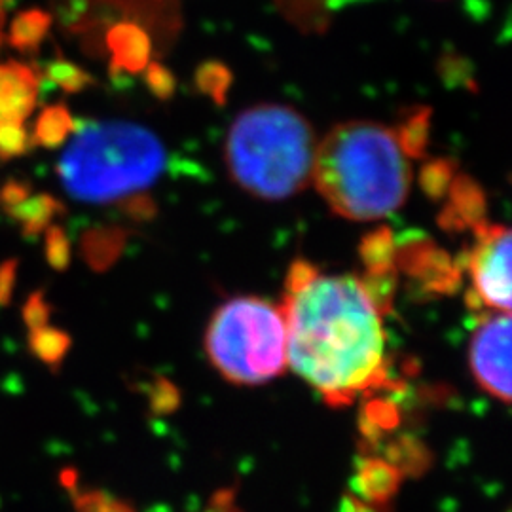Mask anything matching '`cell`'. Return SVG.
Listing matches in <instances>:
<instances>
[{
    "label": "cell",
    "mask_w": 512,
    "mask_h": 512,
    "mask_svg": "<svg viewBox=\"0 0 512 512\" xmlns=\"http://www.w3.org/2000/svg\"><path fill=\"white\" fill-rule=\"evenodd\" d=\"M340 512H374L372 509H368L363 503L355 501V499H346V503L342 505V511Z\"/></svg>",
    "instance_id": "cell-29"
},
{
    "label": "cell",
    "mask_w": 512,
    "mask_h": 512,
    "mask_svg": "<svg viewBox=\"0 0 512 512\" xmlns=\"http://www.w3.org/2000/svg\"><path fill=\"white\" fill-rule=\"evenodd\" d=\"M74 507H76V512H133L126 503L116 501L101 492L76 495Z\"/></svg>",
    "instance_id": "cell-25"
},
{
    "label": "cell",
    "mask_w": 512,
    "mask_h": 512,
    "mask_svg": "<svg viewBox=\"0 0 512 512\" xmlns=\"http://www.w3.org/2000/svg\"><path fill=\"white\" fill-rule=\"evenodd\" d=\"M52 23L54 18L40 8L19 12L10 25L8 42L21 54H33L40 48L44 38L48 37Z\"/></svg>",
    "instance_id": "cell-11"
},
{
    "label": "cell",
    "mask_w": 512,
    "mask_h": 512,
    "mask_svg": "<svg viewBox=\"0 0 512 512\" xmlns=\"http://www.w3.org/2000/svg\"><path fill=\"white\" fill-rule=\"evenodd\" d=\"M71 336L65 330L54 327H42V329L29 330V349L37 357L40 363L50 368H59L65 355L71 349Z\"/></svg>",
    "instance_id": "cell-14"
},
{
    "label": "cell",
    "mask_w": 512,
    "mask_h": 512,
    "mask_svg": "<svg viewBox=\"0 0 512 512\" xmlns=\"http://www.w3.org/2000/svg\"><path fill=\"white\" fill-rule=\"evenodd\" d=\"M73 114L67 109L65 103L50 105L40 112L35 131H33V143L35 147L46 150H57L67 143V139L74 133Z\"/></svg>",
    "instance_id": "cell-12"
},
{
    "label": "cell",
    "mask_w": 512,
    "mask_h": 512,
    "mask_svg": "<svg viewBox=\"0 0 512 512\" xmlns=\"http://www.w3.org/2000/svg\"><path fill=\"white\" fill-rule=\"evenodd\" d=\"M476 296L499 313L511 311V232L505 226L478 224L469 255Z\"/></svg>",
    "instance_id": "cell-6"
},
{
    "label": "cell",
    "mask_w": 512,
    "mask_h": 512,
    "mask_svg": "<svg viewBox=\"0 0 512 512\" xmlns=\"http://www.w3.org/2000/svg\"><path fill=\"white\" fill-rule=\"evenodd\" d=\"M37 74L42 76L46 90L50 86H55L61 92L69 93V95L84 92L95 84L92 74L86 73L84 69H80L78 65H74L73 61H69L65 57H55L52 61L44 63Z\"/></svg>",
    "instance_id": "cell-13"
},
{
    "label": "cell",
    "mask_w": 512,
    "mask_h": 512,
    "mask_svg": "<svg viewBox=\"0 0 512 512\" xmlns=\"http://www.w3.org/2000/svg\"><path fill=\"white\" fill-rule=\"evenodd\" d=\"M471 372L478 385L495 399L511 401V315L495 313L471 340Z\"/></svg>",
    "instance_id": "cell-7"
},
{
    "label": "cell",
    "mask_w": 512,
    "mask_h": 512,
    "mask_svg": "<svg viewBox=\"0 0 512 512\" xmlns=\"http://www.w3.org/2000/svg\"><path fill=\"white\" fill-rule=\"evenodd\" d=\"M107 48L112 54V65L118 71L141 73L150 63L152 44L147 31L131 21L114 25L107 33Z\"/></svg>",
    "instance_id": "cell-9"
},
{
    "label": "cell",
    "mask_w": 512,
    "mask_h": 512,
    "mask_svg": "<svg viewBox=\"0 0 512 512\" xmlns=\"http://www.w3.org/2000/svg\"><path fill=\"white\" fill-rule=\"evenodd\" d=\"M40 76L19 61L0 65V122H23L37 107Z\"/></svg>",
    "instance_id": "cell-8"
},
{
    "label": "cell",
    "mask_w": 512,
    "mask_h": 512,
    "mask_svg": "<svg viewBox=\"0 0 512 512\" xmlns=\"http://www.w3.org/2000/svg\"><path fill=\"white\" fill-rule=\"evenodd\" d=\"M44 243H46L44 251H46L48 264L57 272L67 270V266L71 262V241L67 238L65 230L61 226H57V224L48 226Z\"/></svg>",
    "instance_id": "cell-23"
},
{
    "label": "cell",
    "mask_w": 512,
    "mask_h": 512,
    "mask_svg": "<svg viewBox=\"0 0 512 512\" xmlns=\"http://www.w3.org/2000/svg\"><path fill=\"white\" fill-rule=\"evenodd\" d=\"M21 317L29 330L42 329L50 325V317H52V306L46 300V294L42 291L31 294L21 310Z\"/></svg>",
    "instance_id": "cell-24"
},
{
    "label": "cell",
    "mask_w": 512,
    "mask_h": 512,
    "mask_svg": "<svg viewBox=\"0 0 512 512\" xmlns=\"http://www.w3.org/2000/svg\"><path fill=\"white\" fill-rule=\"evenodd\" d=\"M145 82L148 90L154 93L158 99H169L175 92V76L167 71L164 65L150 61L145 69Z\"/></svg>",
    "instance_id": "cell-26"
},
{
    "label": "cell",
    "mask_w": 512,
    "mask_h": 512,
    "mask_svg": "<svg viewBox=\"0 0 512 512\" xmlns=\"http://www.w3.org/2000/svg\"><path fill=\"white\" fill-rule=\"evenodd\" d=\"M429 120L431 109L416 110L403 122V126L395 131L397 141L408 158H420L425 154L429 143Z\"/></svg>",
    "instance_id": "cell-16"
},
{
    "label": "cell",
    "mask_w": 512,
    "mask_h": 512,
    "mask_svg": "<svg viewBox=\"0 0 512 512\" xmlns=\"http://www.w3.org/2000/svg\"><path fill=\"white\" fill-rule=\"evenodd\" d=\"M311 181L334 213L366 222L403 207L412 167L393 129L346 122L317 145Z\"/></svg>",
    "instance_id": "cell-2"
},
{
    "label": "cell",
    "mask_w": 512,
    "mask_h": 512,
    "mask_svg": "<svg viewBox=\"0 0 512 512\" xmlns=\"http://www.w3.org/2000/svg\"><path fill=\"white\" fill-rule=\"evenodd\" d=\"M421 186L431 198H442L454 181V167L448 160H433L421 169Z\"/></svg>",
    "instance_id": "cell-22"
},
{
    "label": "cell",
    "mask_w": 512,
    "mask_h": 512,
    "mask_svg": "<svg viewBox=\"0 0 512 512\" xmlns=\"http://www.w3.org/2000/svg\"><path fill=\"white\" fill-rule=\"evenodd\" d=\"M450 194H452L450 209L456 217L467 220L480 219V215L484 211V196L475 181H471L467 177L454 179L450 186Z\"/></svg>",
    "instance_id": "cell-17"
},
{
    "label": "cell",
    "mask_w": 512,
    "mask_h": 512,
    "mask_svg": "<svg viewBox=\"0 0 512 512\" xmlns=\"http://www.w3.org/2000/svg\"><path fill=\"white\" fill-rule=\"evenodd\" d=\"M0 44H2V31H0Z\"/></svg>",
    "instance_id": "cell-31"
},
{
    "label": "cell",
    "mask_w": 512,
    "mask_h": 512,
    "mask_svg": "<svg viewBox=\"0 0 512 512\" xmlns=\"http://www.w3.org/2000/svg\"><path fill=\"white\" fill-rule=\"evenodd\" d=\"M363 255L370 274H382L391 270V234L389 230H378L363 241Z\"/></svg>",
    "instance_id": "cell-20"
},
{
    "label": "cell",
    "mask_w": 512,
    "mask_h": 512,
    "mask_svg": "<svg viewBox=\"0 0 512 512\" xmlns=\"http://www.w3.org/2000/svg\"><path fill=\"white\" fill-rule=\"evenodd\" d=\"M359 492L366 501L384 503L397 492L399 475L393 467L382 461H366L363 471L359 473Z\"/></svg>",
    "instance_id": "cell-15"
},
{
    "label": "cell",
    "mask_w": 512,
    "mask_h": 512,
    "mask_svg": "<svg viewBox=\"0 0 512 512\" xmlns=\"http://www.w3.org/2000/svg\"><path fill=\"white\" fill-rule=\"evenodd\" d=\"M18 260L10 258L0 264V306H8L12 302L16 279H18Z\"/></svg>",
    "instance_id": "cell-28"
},
{
    "label": "cell",
    "mask_w": 512,
    "mask_h": 512,
    "mask_svg": "<svg viewBox=\"0 0 512 512\" xmlns=\"http://www.w3.org/2000/svg\"><path fill=\"white\" fill-rule=\"evenodd\" d=\"M205 348L213 366L239 385H260L287 368V325L281 306L238 296L213 313Z\"/></svg>",
    "instance_id": "cell-5"
},
{
    "label": "cell",
    "mask_w": 512,
    "mask_h": 512,
    "mask_svg": "<svg viewBox=\"0 0 512 512\" xmlns=\"http://www.w3.org/2000/svg\"><path fill=\"white\" fill-rule=\"evenodd\" d=\"M65 213V205L59 202L55 196L42 192L31 194L25 202L19 203L8 215L19 222L25 236L35 238L42 232H46L48 226H52V220Z\"/></svg>",
    "instance_id": "cell-10"
},
{
    "label": "cell",
    "mask_w": 512,
    "mask_h": 512,
    "mask_svg": "<svg viewBox=\"0 0 512 512\" xmlns=\"http://www.w3.org/2000/svg\"><path fill=\"white\" fill-rule=\"evenodd\" d=\"M118 243L116 232L110 230H92L84 236L82 241V249L84 255L90 260V264L95 268H105L112 260L114 249Z\"/></svg>",
    "instance_id": "cell-21"
},
{
    "label": "cell",
    "mask_w": 512,
    "mask_h": 512,
    "mask_svg": "<svg viewBox=\"0 0 512 512\" xmlns=\"http://www.w3.org/2000/svg\"><path fill=\"white\" fill-rule=\"evenodd\" d=\"M57 162L65 192L84 203L129 200L156 183L167 164L154 131L131 122H82Z\"/></svg>",
    "instance_id": "cell-3"
},
{
    "label": "cell",
    "mask_w": 512,
    "mask_h": 512,
    "mask_svg": "<svg viewBox=\"0 0 512 512\" xmlns=\"http://www.w3.org/2000/svg\"><path fill=\"white\" fill-rule=\"evenodd\" d=\"M31 194H33L31 184L23 181H8L0 188V207L8 213L14 207H18L19 203L25 202Z\"/></svg>",
    "instance_id": "cell-27"
},
{
    "label": "cell",
    "mask_w": 512,
    "mask_h": 512,
    "mask_svg": "<svg viewBox=\"0 0 512 512\" xmlns=\"http://www.w3.org/2000/svg\"><path fill=\"white\" fill-rule=\"evenodd\" d=\"M232 84V73L219 61H207L196 71V86L200 92L209 95L217 105H224Z\"/></svg>",
    "instance_id": "cell-18"
},
{
    "label": "cell",
    "mask_w": 512,
    "mask_h": 512,
    "mask_svg": "<svg viewBox=\"0 0 512 512\" xmlns=\"http://www.w3.org/2000/svg\"><path fill=\"white\" fill-rule=\"evenodd\" d=\"M287 325V366L330 404H348L384 384L382 311L353 275L319 274L298 260L281 304Z\"/></svg>",
    "instance_id": "cell-1"
},
{
    "label": "cell",
    "mask_w": 512,
    "mask_h": 512,
    "mask_svg": "<svg viewBox=\"0 0 512 512\" xmlns=\"http://www.w3.org/2000/svg\"><path fill=\"white\" fill-rule=\"evenodd\" d=\"M16 4H18V0H0V29H2V25H4L6 14H8Z\"/></svg>",
    "instance_id": "cell-30"
},
{
    "label": "cell",
    "mask_w": 512,
    "mask_h": 512,
    "mask_svg": "<svg viewBox=\"0 0 512 512\" xmlns=\"http://www.w3.org/2000/svg\"><path fill=\"white\" fill-rule=\"evenodd\" d=\"M317 141L310 122L283 105L243 110L226 137L234 183L260 200H287L311 183Z\"/></svg>",
    "instance_id": "cell-4"
},
{
    "label": "cell",
    "mask_w": 512,
    "mask_h": 512,
    "mask_svg": "<svg viewBox=\"0 0 512 512\" xmlns=\"http://www.w3.org/2000/svg\"><path fill=\"white\" fill-rule=\"evenodd\" d=\"M35 148L23 122H0V162H12L31 154Z\"/></svg>",
    "instance_id": "cell-19"
}]
</instances>
